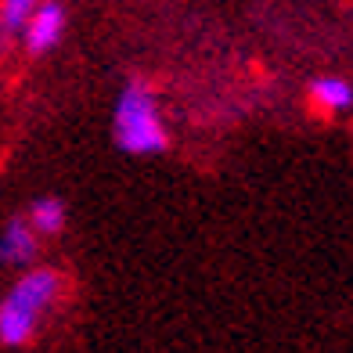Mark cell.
<instances>
[{
  "mask_svg": "<svg viewBox=\"0 0 353 353\" xmlns=\"http://www.w3.org/2000/svg\"><path fill=\"white\" fill-rule=\"evenodd\" d=\"M61 296V274L51 267H33L8 288L0 303V343L4 346H26L40 328V317L54 307Z\"/></svg>",
  "mask_w": 353,
  "mask_h": 353,
  "instance_id": "obj_1",
  "label": "cell"
},
{
  "mask_svg": "<svg viewBox=\"0 0 353 353\" xmlns=\"http://www.w3.org/2000/svg\"><path fill=\"white\" fill-rule=\"evenodd\" d=\"M112 141L126 155H159L166 152L170 134L159 116V101L144 79H130L112 108Z\"/></svg>",
  "mask_w": 353,
  "mask_h": 353,
  "instance_id": "obj_2",
  "label": "cell"
},
{
  "mask_svg": "<svg viewBox=\"0 0 353 353\" xmlns=\"http://www.w3.org/2000/svg\"><path fill=\"white\" fill-rule=\"evenodd\" d=\"M61 33H65V8H61L58 0H40L33 8V14L26 19L19 37L26 40L29 54H43L61 40Z\"/></svg>",
  "mask_w": 353,
  "mask_h": 353,
  "instance_id": "obj_3",
  "label": "cell"
},
{
  "mask_svg": "<svg viewBox=\"0 0 353 353\" xmlns=\"http://www.w3.org/2000/svg\"><path fill=\"white\" fill-rule=\"evenodd\" d=\"M37 260V231L29 228V220L11 216L0 231V263L8 267H26Z\"/></svg>",
  "mask_w": 353,
  "mask_h": 353,
  "instance_id": "obj_4",
  "label": "cell"
},
{
  "mask_svg": "<svg viewBox=\"0 0 353 353\" xmlns=\"http://www.w3.org/2000/svg\"><path fill=\"white\" fill-rule=\"evenodd\" d=\"M310 98L321 112H328V116H339V112H350L353 105V87L350 79H339V76H321L310 83Z\"/></svg>",
  "mask_w": 353,
  "mask_h": 353,
  "instance_id": "obj_5",
  "label": "cell"
},
{
  "mask_svg": "<svg viewBox=\"0 0 353 353\" xmlns=\"http://www.w3.org/2000/svg\"><path fill=\"white\" fill-rule=\"evenodd\" d=\"M29 228L37 234H61V228H65V202L54 195L37 199L33 210H29Z\"/></svg>",
  "mask_w": 353,
  "mask_h": 353,
  "instance_id": "obj_6",
  "label": "cell"
},
{
  "mask_svg": "<svg viewBox=\"0 0 353 353\" xmlns=\"http://www.w3.org/2000/svg\"><path fill=\"white\" fill-rule=\"evenodd\" d=\"M40 0H0V33L4 37H19L26 19L33 14Z\"/></svg>",
  "mask_w": 353,
  "mask_h": 353,
  "instance_id": "obj_7",
  "label": "cell"
}]
</instances>
